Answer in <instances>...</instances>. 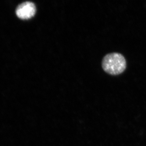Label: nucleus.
Returning <instances> with one entry per match:
<instances>
[{
	"mask_svg": "<svg viewBox=\"0 0 146 146\" xmlns=\"http://www.w3.org/2000/svg\"><path fill=\"white\" fill-rule=\"evenodd\" d=\"M36 11V6L33 3L26 1L20 4L17 8L16 14L21 19H29L34 16Z\"/></svg>",
	"mask_w": 146,
	"mask_h": 146,
	"instance_id": "2",
	"label": "nucleus"
},
{
	"mask_svg": "<svg viewBox=\"0 0 146 146\" xmlns=\"http://www.w3.org/2000/svg\"><path fill=\"white\" fill-rule=\"evenodd\" d=\"M102 67L108 74L116 76L125 71L127 68V61L123 54L111 52L106 54L103 58Z\"/></svg>",
	"mask_w": 146,
	"mask_h": 146,
	"instance_id": "1",
	"label": "nucleus"
}]
</instances>
